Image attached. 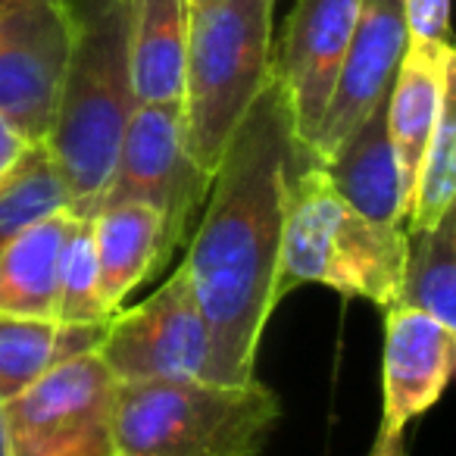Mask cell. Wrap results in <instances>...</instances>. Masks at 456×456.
I'll return each instance as SVG.
<instances>
[{
	"label": "cell",
	"mask_w": 456,
	"mask_h": 456,
	"mask_svg": "<svg viewBox=\"0 0 456 456\" xmlns=\"http://www.w3.org/2000/svg\"><path fill=\"white\" fill-rule=\"evenodd\" d=\"M310 159L294 141L291 107L279 76L235 128L191 232L184 269L209 329V381L256 379V354L279 306V256L288 175Z\"/></svg>",
	"instance_id": "obj_1"
},
{
	"label": "cell",
	"mask_w": 456,
	"mask_h": 456,
	"mask_svg": "<svg viewBox=\"0 0 456 456\" xmlns=\"http://www.w3.org/2000/svg\"><path fill=\"white\" fill-rule=\"evenodd\" d=\"M72 51L45 147L76 216L101 209L122 134L134 113L128 28L132 0H66Z\"/></svg>",
	"instance_id": "obj_2"
},
{
	"label": "cell",
	"mask_w": 456,
	"mask_h": 456,
	"mask_svg": "<svg viewBox=\"0 0 456 456\" xmlns=\"http://www.w3.org/2000/svg\"><path fill=\"white\" fill-rule=\"evenodd\" d=\"M406 228H385L360 216L316 159H300L288 175L279 256V297L300 285H322L341 297L397 304Z\"/></svg>",
	"instance_id": "obj_3"
},
{
	"label": "cell",
	"mask_w": 456,
	"mask_h": 456,
	"mask_svg": "<svg viewBox=\"0 0 456 456\" xmlns=\"http://www.w3.org/2000/svg\"><path fill=\"white\" fill-rule=\"evenodd\" d=\"M273 7L275 0H188L184 144L207 175L273 76Z\"/></svg>",
	"instance_id": "obj_4"
},
{
	"label": "cell",
	"mask_w": 456,
	"mask_h": 456,
	"mask_svg": "<svg viewBox=\"0 0 456 456\" xmlns=\"http://www.w3.org/2000/svg\"><path fill=\"white\" fill-rule=\"evenodd\" d=\"M281 403L256 379L138 381L116 387V456H256Z\"/></svg>",
	"instance_id": "obj_5"
},
{
	"label": "cell",
	"mask_w": 456,
	"mask_h": 456,
	"mask_svg": "<svg viewBox=\"0 0 456 456\" xmlns=\"http://www.w3.org/2000/svg\"><path fill=\"white\" fill-rule=\"evenodd\" d=\"M116 387L97 354L51 369L0 403L10 456H116Z\"/></svg>",
	"instance_id": "obj_6"
},
{
	"label": "cell",
	"mask_w": 456,
	"mask_h": 456,
	"mask_svg": "<svg viewBox=\"0 0 456 456\" xmlns=\"http://www.w3.org/2000/svg\"><path fill=\"white\" fill-rule=\"evenodd\" d=\"M97 356L116 385L209 379V329L197 306L184 263H178L175 273L151 297L134 304L132 310L122 306L107 319Z\"/></svg>",
	"instance_id": "obj_7"
},
{
	"label": "cell",
	"mask_w": 456,
	"mask_h": 456,
	"mask_svg": "<svg viewBox=\"0 0 456 456\" xmlns=\"http://www.w3.org/2000/svg\"><path fill=\"white\" fill-rule=\"evenodd\" d=\"M209 182L213 175L194 163L184 144L182 103H138L122 134L103 203L141 200L153 207L163 219L166 241L178 250L207 203Z\"/></svg>",
	"instance_id": "obj_8"
},
{
	"label": "cell",
	"mask_w": 456,
	"mask_h": 456,
	"mask_svg": "<svg viewBox=\"0 0 456 456\" xmlns=\"http://www.w3.org/2000/svg\"><path fill=\"white\" fill-rule=\"evenodd\" d=\"M69 51L66 0H0V116L28 144L51 132Z\"/></svg>",
	"instance_id": "obj_9"
},
{
	"label": "cell",
	"mask_w": 456,
	"mask_h": 456,
	"mask_svg": "<svg viewBox=\"0 0 456 456\" xmlns=\"http://www.w3.org/2000/svg\"><path fill=\"white\" fill-rule=\"evenodd\" d=\"M362 0H297L273 66L291 107L294 141L310 157ZM313 159V157H310Z\"/></svg>",
	"instance_id": "obj_10"
},
{
	"label": "cell",
	"mask_w": 456,
	"mask_h": 456,
	"mask_svg": "<svg viewBox=\"0 0 456 456\" xmlns=\"http://www.w3.org/2000/svg\"><path fill=\"white\" fill-rule=\"evenodd\" d=\"M406 41H410V32H406L400 0H362L354 38L344 53L329 110H325L316 144L310 151L316 163H325L341 147V141L381 101H387Z\"/></svg>",
	"instance_id": "obj_11"
},
{
	"label": "cell",
	"mask_w": 456,
	"mask_h": 456,
	"mask_svg": "<svg viewBox=\"0 0 456 456\" xmlns=\"http://www.w3.org/2000/svg\"><path fill=\"white\" fill-rule=\"evenodd\" d=\"M453 362L456 329L412 306H387L379 431H406L412 419L428 412L450 385Z\"/></svg>",
	"instance_id": "obj_12"
},
{
	"label": "cell",
	"mask_w": 456,
	"mask_h": 456,
	"mask_svg": "<svg viewBox=\"0 0 456 456\" xmlns=\"http://www.w3.org/2000/svg\"><path fill=\"white\" fill-rule=\"evenodd\" d=\"M456 82V53L453 45L444 41H406L400 57L397 76L387 91V134H391L394 157L400 169V188L406 200V219H410V200L422 153L435 132L441 116L444 97Z\"/></svg>",
	"instance_id": "obj_13"
},
{
	"label": "cell",
	"mask_w": 456,
	"mask_h": 456,
	"mask_svg": "<svg viewBox=\"0 0 456 456\" xmlns=\"http://www.w3.org/2000/svg\"><path fill=\"white\" fill-rule=\"evenodd\" d=\"M97 279L110 316L175 256L166 241L163 219L141 200H110L91 216Z\"/></svg>",
	"instance_id": "obj_14"
},
{
	"label": "cell",
	"mask_w": 456,
	"mask_h": 456,
	"mask_svg": "<svg viewBox=\"0 0 456 456\" xmlns=\"http://www.w3.org/2000/svg\"><path fill=\"white\" fill-rule=\"evenodd\" d=\"M387 101H381L322 166L335 191L366 219L385 228H406L400 169L387 134Z\"/></svg>",
	"instance_id": "obj_15"
},
{
	"label": "cell",
	"mask_w": 456,
	"mask_h": 456,
	"mask_svg": "<svg viewBox=\"0 0 456 456\" xmlns=\"http://www.w3.org/2000/svg\"><path fill=\"white\" fill-rule=\"evenodd\" d=\"M76 213L57 209L22 235H16L0 254V316L57 319L60 275Z\"/></svg>",
	"instance_id": "obj_16"
},
{
	"label": "cell",
	"mask_w": 456,
	"mask_h": 456,
	"mask_svg": "<svg viewBox=\"0 0 456 456\" xmlns=\"http://www.w3.org/2000/svg\"><path fill=\"white\" fill-rule=\"evenodd\" d=\"M188 0H132L128 63L134 103H182Z\"/></svg>",
	"instance_id": "obj_17"
},
{
	"label": "cell",
	"mask_w": 456,
	"mask_h": 456,
	"mask_svg": "<svg viewBox=\"0 0 456 456\" xmlns=\"http://www.w3.org/2000/svg\"><path fill=\"white\" fill-rule=\"evenodd\" d=\"M107 322L69 325L57 319L0 316V403L26 391L51 369L97 354Z\"/></svg>",
	"instance_id": "obj_18"
},
{
	"label": "cell",
	"mask_w": 456,
	"mask_h": 456,
	"mask_svg": "<svg viewBox=\"0 0 456 456\" xmlns=\"http://www.w3.org/2000/svg\"><path fill=\"white\" fill-rule=\"evenodd\" d=\"M397 304L456 329V209H447L431 228L406 232Z\"/></svg>",
	"instance_id": "obj_19"
},
{
	"label": "cell",
	"mask_w": 456,
	"mask_h": 456,
	"mask_svg": "<svg viewBox=\"0 0 456 456\" xmlns=\"http://www.w3.org/2000/svg\"><path fill=\"white\" fill-rule=\"evenodd\" d=\"M57 209H69L63 178H60L45 141H35L26 147L7 182L0 184V254L28 225Z\"/></svg>",
	"instance_id": "obj_20"
},
{
	"label": "cell",
	"mask_w": 456,
	"mask_h": 456,
	"mask_svg": "<svg viewBox=\"0 0 456 456\" xmlns=\"http://www.w3.org/2000/svg\"><path fill=\"white\" fill-rule=\"evenodd\" d=\"M456 191V82L444 97L441 116L435 122L431 141L422 153L410 200V219L406 232L431 228L447 209H453Z\"/></svg>",
	"instance_id": "obj_21"
},
{
	"label": "cell",
	"mask_w": 456,
	"mask_h": 456,
	"mask_svg": "<svg viewBox=\"0 0 456 456\" xmlns=\"http://www.w3.org/2000/svg\"><path fill=\"white\" fill-rule=\"evenodd\" d=\"M107 319L110 310L101 297L91 219L76 216V225L69 232V244H66V256H63V275H60L57 322L91 325V322H107Z\"/></svg>",
	"instance_id": "obj_22"
},
{
	"label": "cell",
	"mask_w": 456,
	"mask_h": 456,
	"mask_svg": "<svg viewBox=\"0 0 456 456\" xmlns=\"http://www.w3.org/2000/svg\"><path fill=\"white\" fill-rule=\"evenodd\" d=\"M410 41L450 45V0H400Z\"/></svg>",
	"instance_id": "obj_23"
},
{
	"label": "cell",
	"mask_w": 456,
	"mask_h": 456,
	"mask_svg": "<svg viewBox=\"0 0 456 456\" xmlns=\"http://www.w3.org/2000/svg\"><path fill=\"white\" fill-rule=\"evenodd\" d=\"M26 147H28V141L22 138V134L16 132L4 116H0V184L7 182L10 172L16 169V163L22 159Z\"/></svg>",
	"instance_id": "obj_24"
},
{
	"label": "cell",
	"mask_w": 456,
	"mask_h": 456,
	"mask_svg": "<svg viewBox=\"0 0 456 456\" xmlns=\"http://www.w3.org/2000/svg\"><path fill=\"white\" fill-rule=\"evenodd\" d=\"M369 456H406L403 431H379Z\"/></svg>",
	"instance_id": "obj_25"
},
{
	"label": "cell",
	"mask_w": 456,
	"mask_h": 456,
	"mask_svg": "<svg viewBox=\"0 0 456 456\" xmlns=\"http://www.w3.org/2000/svg\"><path fill=\"white\" fill-rule=\"evenodd\" d=\"M0 456H10V444H7V425H4V406H0Z\"/></svg>",
	"instance_id": "obj_26"
}]
</instances>
